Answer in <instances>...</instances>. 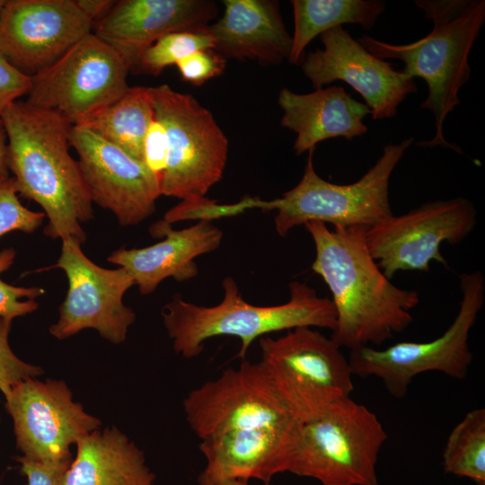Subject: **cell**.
I'll return each instance as SVG.
<instances>
[{
    "instance_id": "obj_1",
    "label": "cell",
    "mask_w": 485,
    "mask_h": 485,
    "mask_svg": "<svg viewBox=\"0 0 485 485\" xmlns=\"http://www.w3.org/2000/svg\"><path fill=\"white\" fill-rule=\"evenodd\" d=\"M304 226L315 248L312 269L332 295L336 327L331 338L340 348L379 346L410 325L419 295L384 274L366 244V227L331 230L318 221Z\"/></svg>"
},
{
    "instance_id": "obj_2",
    "label": "cell",
    "mask_w": 485,
    "mask_h": 485,
    "mask_svg": "<svg viewBox=\"0 0 485 485\" xmlns=\"http://www.w3.org/2000/svg\"><path fill=\"white\" fill-rule=\"evenodd\" d=\"M7 137V164L19 194L38 203L48 223L46 236L86 240L93 201L69 152L72 125L48 110L17 101L0 116Z\"/></svg>"
},
{
    "instance_id": "obj_3",
    "label": "cell",
    "mask_w": 485,
    "mask_h": 485,
    "mask_svg": "<svg viewBox=\"0 0 485 485\" xmlns=\"http://www.w3.org/2000/svg\"><path fill=\"white\" fill-rule=\"evenodd\" d=\"M415 4L433 22L432 31L424 38L395 45L365 34L357 41L375 57L402 61L406 74L427 83L428 94L420 107L434 114L436 133L418 146H441L462 153L445 140L443 126L460 104L458 93L469 80L468 57L485 22V1L418 0Z\"/></svg>"
},
{
    "instance_id": "obj_4",
    "label": "cell",
    "mask_w": 485,
    "mask_h": 485,
    "mask_svg": "<svg viewBox=\"0 0 485 485\" xmlns=\"http://www.w3.org/2000/svg\"><path fill=\"white\" fill-rule=\"evenodd\" d=\"M223 300L214 306H202L183 300L176 294L162 310L163 325L177 354L190 359L204 349L206 340L219 336L237 337L241 348L237 357L245 359L252 342L269 333L299 327L328 329L336 327L333 304L304 283L289 284L287 303L260 306L247 303L236 282L226 277L223 282Z\"/></svg>"
},
{
    "instance_id": "obj_5",
    "label": "cell",
    "mask_w": 485,
    "mask_h": 485,
    "mask_svg": "<svg viewBox=\"0 0 485 485\" xmlns=\"http://www.w3.org/2000/svg\"><path fill=\"white\" fill-rule=\"evenodd\" d=\"M413 139L386 145L375 163L357 181L335 184L323 180L313 163L314 149L309 151L300 181L280 198L261 200L243 198L244 210H275V229L287 236L295 227L312 221L333 227H370L392 215L389 182L396 165Z\"/></svg>"
},
{
    "instance_id": "obj_6",
    "label": "cell",
    "mask_w": 485,
    "mask_h": 485,
    "mask_svg": "<svg viewBox=\"0 0 485 485\" xmlns=\"http://www.w3.org/2000/svg\"><path fill=\"white\" fill-rule=\"evenodd\" d=\"M387 437L375 413L343 398L300 422L288 472L322 485H379L376 464Z\"/></svg>"
},
{
    "instance_id": "obj_7",
    "label": "cell",
    "mask_w": 485,
    "mask_h": 485,
    "mask_svg": "<svg viewBox=\"0 0 485 485\" xmlns=\"http://www.w3.org/2000/svg\"><path fill=\"white\" fill-rule=\"evenodd\" d=\"M462 298L457 314L446 331L425 342L401 341L383 349L364 346L349 350L353 375L375 376L394 398H403L415 376L438 372L464 379L473 359L469 347L472 328L485 302V278L481 271L460 276Z\"/></svg>"
},
{
    "instance_id": "obj_8",
    "label": "cell",
    "mask_w": 485,
    "mask_h": 485,
    "mask_svg": "<svg viewBox=\"0 0 485 485\" xmlns=\"http://www.w3.org/2000/svg\"><path fill=\"white\" fill-rule=\"evenodd\" d=\"M260 364L279 398L300 422L349 397L353 374L341 348L311 327L260 339Z\"/></svg>"
},
{
    "instance_id": "obj_9",
    "label": "cell",
    "mask_w": 485,
    "mask_h": 485,
    "mask_svg": "<svg viewBox=\"0 0 485 485\" xmlns=\"http://www.w3.org/2000/svg\"><path fill=\"white\" fill-rule=\"evenodd\" d=\"M154 118L168 137L161 195L196 202L220 181L228 155V139L209 110L194 96L168 84L150 87Z\"/></svg>"
},
{
    "instance_id": "obj_10",
    "label": "cell",
    "mask_w": 485,
    "mask_h": 485,
    "mask_svg": "<svg viewBox=\"0 0 485 485\" xmlns=\"http://www.w3.org/2000/svg\"><path fill=\"white\" fill-rule=\"evenodd\" d=\"M128 71L121 57L92 31L31 77L24 101L81 126L129 88Z\"/></svg>"
},
{
    "instance_id": "obj_11",
    "label": "cell",
    "mask_w": 485,
    "mask_h": 485,
    "mask_svg": "<svg viewBox=\"0 0 485 485\" xmlns=\"http://www.w3.org/2000/svg\"><path fill=\"white\" fill-rule=\"evenodd\" d=\"M195 435L208 437L299 423L279 398L260 362L242 360L191 390L182 402Z\"/></svg>"
},
{
    "instance_id": "obj_12",
    "label": "cell",
    "mask_w": 485,
    "mask_h": 485,
    "mask_svg": "<svg viewBox=\"0 0 485 485\" xmlns=\"http://www.w3.org/2000/svg\"><path fill=\"white\" fill-rule=\"evenodd\" d=\"M477 211L466 198L439 199L400 216L393 214L365 232L366 244L384 274L430 269L435 260L447 267L443 242L457 244L474 229Z\"/></svg>"
},
{
    "instance_id": "obj_13",
    "label": "cell",
    "mask_w": 485,
    "mask_h": 485,
    "mask_svg": "<svg viewBox=\"0 0 485 485\" xmlns=\"http://www.w3.org/2000/svg\"><path fill=\"white\" fill-rule=\"evenodd\" d=\"M81 245L73 238L62 240L60 256L50 267L66 273L68 287L58 309V319L49 327V332L57 340H65L93 329L101 338L119 344L136 320L135 312L123 303L125 293L135 285L134 279L122 267L111 269L95 264Z\"/></svg>"
},
{
    "instance_id": "obj_14",
    "label": "cell",
    "mask_w": 485,
    "mask_h": 485,
    "mask_svg": "<svg viewBox=\"0 0 485 485\" xmlns=\"http://www.w3.org/2000/svg\"><path fill=\"white\" fill-rule=\"evenodd\" d=\"M22 456L54 463L72 459L70 446L100 428L101 421L73 401L65 382L29 378L4 396Z\"/></svg>"
},
{
    "instance_id": "obj_15",
    "label": "cell",
    "mask_w": 485,
    "mask_h": 485,
    "mask_svg": "<svg viewBox=\"0 0 485 485\" xmlns=\"http://www.w3.org/2000/svg\"><path fill=\"white\" fill-rule=\"evenodd\" d=\"M75 0H8L0 11V53L32 77L93 31Z\"/></svg>"
},
{
    "instance_id": "obj_16",
    "label": "cell",
    "mask_w": 485,
    "mask_h": 485,
    "mask_svg": "<svg viewBox=\"0 0 485 485\" xmlns=\"http://www.w3.org/2000/svg\"><path fill=\"white\" fill-rule=\"evenodd\" d=\"M323 49L308 52L302 70L314 89L343 81L357 91L374 119L394 117L407 95L418 91L414 78L368 52L342 26L320 35Z\"/></svg>"
},
{
    "instance_id": "obj_17",
    "label": "cell",
    "mask_w": 485,
    "mask_h": 485,
    "mask_svg": "<svg viewBox=\"0 0 485 485\" xmlns=\"http://www.w3.org/2000/svg\"><path fill=\"white\" fill-rule=\"evenodd\" d=\"M70 145L93 203L111 211L120 225H137L154 212L159 180L144 163L82 126H72Z\"/></svg>"
},
{
    "instance_id": "obj_18",
    "label": "cell",
    "mask_w": 485,
    "mask_h": 485,
    "mask_svg": "<svg viewBox=\"0 0 485 485\" xmlns=\"http://www.w3.org/2000/svg\"><path fill=\"white\" fill-rule=\"evenodd\" d=\"M208 0H121L94 25L93 33L113 48L129 70L160 38L204 31L217 14Z\"/></svg>"
},
{
    "instance_id": "obj_19",
    "label": "cell",
    "mask_w": 485,
    "mask_h": 485,
    "mask_svg": "<svg viewBox=\"0 0 485 485\" xmlns=\"http://www.w3.org/2000/svg\"><path fill=\"white\" fill-rule=\"evenodd\" d=\"M300 422L290 427L231 432L200 440L206 465L198 485L257 479L265 484L288 472Z\"/></svg>"
},
{
    "instance_id": "obj_20",
    "label": "cell",
    "mask_w": 485,
    "mask_h": 485,
    "mask_svg": "<svg viewBox=\"0 0 485 485\" xmlns=\"http://www.w3.org/2000/svg\"><path fill=\"white\" fill-rule=\"evenodd\" d=\"M150 233L164 239L144 248H119L107 259L129 272L142 295L152 294L168 278L177 281L195 278L198 274L195 259L216 250L223 238L222 231L207 220L181 230L161 220Z\"/></svg>"
},
{
    "instance_id": "obj_21",
    "label": "cell",
    "mask_w": 485,
    "mask_h": 485,
    "mask_svg": "<svg viewBox=\"0 0 485 485\" xmlns=\"http://www.w3.org/2000/svg\"><path fill=\"white\" fill-rule=\"evenodd\" d=\"M223 4V16L207 28L213 49L225 58L251 59L262 66L288 59L292 37L278 1L225 0Z\"/></svg>"
},
{
    "instance_id": "obj_22",
    "label": "cell",
    "mask_w": 485,
    "mask_h": 485,
    "mask_svg": "<svg viewBox=\"0 0 485 485\" xmlns=\"http://www.w3.org/2000/svg\"><path fill=\"white\" fill-rule=\"evenodd\" d=\"M278 103L283 111L282 127L296 134L294 151L297 155L314 149L326 139L341 137L351 141L368 130L363 119L371 113L370 109L341 86L305 94L283 88Z\"/></svg>"
},
{
    "instance_id": "obj_23",
    "label": "cell",
    "mask_w": 485,
    "mask_h": 485,
    "mask_svg": "<svg viewBox=\"0 0 485 485\" xmlns=\"http://www.w3.org/2000/svg\"><path fill=\"white\" fill-rule=\"evenodd\" d=\"M143 452L115 427L95 430L76 443L63 485H153Z\"/></svg>"
},
{
    "instance_id": "obj_24",
    "label": "cell",
    "mask_w": 485,
    "mask_h": 485,
    "mask_svg": "<svg viewBox=\"0 0 485 485\" xmlns=\"http://www.w3.org/2000/svg\"><path fill=\"white\" fill-rule=\"evenodd\" d=\"M295 31L288 61H301L307 45L318 35L346 23L371 29L385 9L380 0H293Z\"/></svg>"
},
{
    "instance_id": "obj_25",
    "label": "cell",
    "mask_w": 485,
    "mask_h": 485,
    "mask_svg": "<svg viewBox=\"0 0 485 485\" xmlns=\"http://www.w3.org/2000/svg\"><path fill=\"white\" fill-rule=\"evenodd\" d=\"M154 110L150 87H129L82 127L143 163V143Z\"/></svg>"
},
{
    "instance_id": "obj_26",
    "label": "cell",
    "mask_w": 485,
    "mask_h": 485,
    "mask_svg": "<svg viewBox=\"0 0 485 485\" xmlns=\"http://www.w3.org/2000/svg\"><path fill=\"white\" fill-rule=\"evenodd\" d=\"M442 457L445 472L485 484V409L470 410L451 430Z\"/></svg>"
},
{
    "instance_id": "obj_27",
    "label": "cell",
    "mask_w": 485,
    "mask_h": 485,
    "mask_svg": "<svg viewBox=\"0 0 485 485\" xmlns=\"http://www.w3.org/2000/svg\"><path fill=\"white\" fill-rule=\"evenodd\" d=\"M214 48V41L207 31H175L164 35L141 56L137 68L154 76L171 65H176L190 54Z\"/></svg>"
},
{
    "instance_id": "obj_28",
    "label": "cell",
    "mask_w": 485,
    "mask_h": 485,
    "mask_svg": "<svg viewBox=\"0 0 485 485\" xmlns=\"http://www.w3.org/2000/svg\"><path fill=\"white\" fill-rule=\"evenodd\" d=\"M44 217V213L21 203L13 177L0 176V237L13 231L31 234L42 225Z\"/></svg>"
},
{
    "instance_id": "obj_29",
    "label": "cell",
    "mask_w": 485,
    "mask_h": 485,
    "mask_svg": "<svg viewBox=\"0 0 485 485\" xmlns=\"http://www.w3.org/2000/svg\"><path fill=\"white\" fill-rule=\"evenodd\" d=\"M15 251L5 248L0 251V317L9 320L33 313L39 307L35 298L45 290L38 287H16L4 282L1 275L14 262Z\"/></svg>"
},
{
    "instance_id": "obj_30",
    "label": "cell",
    "mask_w": 485,
    "mask_h": 485,
    "mask_svg": "<svg viewBox=\"0 0 485 485\" xmlns=\"http://www.w3.org/2000/svg\"><path fill=\"white\" fill-rule=\"evenodd\" d=\"M12 320L0 317V392L4 396L18 384L43 374L40 366L19 358L9 344Z\"/></svg>"
},
{
    "instance_id": "obj_31",
    "label": "cell",
    "mask_w": 485,
    "mask_h": 485,
    "mask_svg": "<svg viewBox=\"0 0 485 485\" xmlns=\"http://www.w3.org/2000/svg\"><path fill=\"white\" fill-rule=\"evenodd\" d=\"M226 58L213 48L195 51L176 66L181 78L194 85L219 76L225 68Z\"/></svg>"
},
{
    "instance_id": "obj_32",
    "label": "cell",
    "mask_w": 485,
    "mask_h": 485,
    "mask_svg": "<svg viewBox=\"0 0 485 485\" xmlns=\"http://www.w3.org/2000/svg\"><path fill=\"white\" fill-rule=\"evenodd\" d=\"M168 156V137L163 125L154 118L149 125L143 143V163L159 180L165 170Z\"/></svg>"
},
{
    "instance_id": "obj_33",
    "label": "cell",
    "mask_w": 485,
    "mask_h": 485,
    "mask_svg": "<svg viewBox=\"0 0 485 485\" xmlns=\"http://www.w3.org/2000/svg\"><path fill=\"white\" fill-rule=\"evenodd\" d=\"M31 77L12 66L0 53V116L18 99L27 95Z\"/></svg>"
},
{
    "instance_id": "obj_34",
    "label": "cell",
    "mask_w": 485,
    "mask_h": 485,
    "mask_svg": "<svg viewBox=\"0 0 485 485\" xmlns=\"http://www.w3.org/2000/svg\"><path fill=\"white\" fill-rule=\"evenodd\" d=\"M22 472L27 477L28 485H63L65 472L71 460L54 463L35 462L25 457L16 456Z\"/></svg>"
},
{
    "instance_id": "obj_35",
    "label": "cell",
    "mask_w": 485,
    "mask_h": 485,
    "mask_svg": "<svg viewBox=\"0 0 485 485\" xmlns=\"http://www.w3.org/2000/svg\"><path fill=\"white\" fill-rule=\"evenodd\" d=\"M75 2L92 21L93 26L110 11L116 3L111 0H75Z\"/></svg>"
},
{
    "instance_id": "obj_36",
    "label": "cell",
    "mask_w": 485,
    "mask_h": 485,
    "mask_svg": "<svg viewBox=\"0 0 485 485\" xmlns=\"http://www.w3.org/2000/svg\"><path fill=\"white\" fill-rule=\"evenodd\" d=\"M0 176H10L7 164V137L0 119Z\"/></svg>"
},
{
    "instance_id": "obj_37",
    "label": "cell",
    "mask_w": 485,
    "mask_h": 485,
    "mask_svg": "<svg viewBox=\"0 0 485 485\" xmlns=\"http://www.w3.org/2000/svg\"><path fill=\"white\" fill-rule=\"evenodd\" d=\"M221 485H249V484H248V481H245L231 480V481H226L223 482ZM265 485H270V484H265Z\"/></svg>"
},
{
    "instance_id": "obj_38",
    "label": "cell",
    "mask_w": 485,
    "mask_h": 485,
    "mask_svg": "<svg viewBox=\"0 0 485 485\" xmlns=\"http://www.w3.org/2000/svg\"><path fill=\"white\" fill-rule=\"evenodd\" d=\"M4 3H5V0H0V11L3 8Z\"/></svg>"
}]
</instances>
